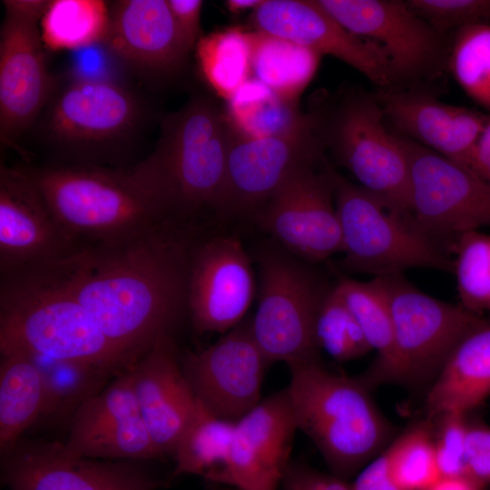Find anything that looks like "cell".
I'll return each mask as SVG.
<instances>
[{"mask_svg": "<svg viewBox=\"0 0 490 490\" xmlns=\"http://www.w3.org/2000/svg\"><path fill=\"white\" fill-rule=\"evenodd\" d=\"M329 166L325 156L301 165L251 217L278 245L313 265L341 252Z\"/></svg>", "mask_w": 490, "mask_h": 490, "instance_id": "14", "label": "cell"}, {"mask_svg": "<svg viewBox=\"0 0 490 490\" xmlns=\"http://www.w3.org/2000/svg\"><path fill=\"white\" fill-rule=\"evenodd\" d=\"M341 233L340 269L383 277L412 268L453 271V260L413 222L329 166Z\"/></svg>", "mask_w": 490, "mask_h": 490, "instance_id": "7", "label": "cell"}, {"mask_svg": "<svg viewBox=\"0 0 490 490\" xmlns=\"http://www.w3.org/2000/svg\"><path fill=\"white\" fill-rule=\"evenodd\" d=\"M349 33L382 52L395 80H415L435 72L443 56L442 35L406 1L317 0Z\"/></svg>", "mask_w": 490, "mask_h": 490, "instance_id": "18", "label": "cell"}, {"mask_svg": "<svg viewBox=\"0 0 490 490\" xmlns=\"http://www.w3.org/2000/svg\"><path fill=\"white\" fill-rule=\"evenodd\" d=\"M198 227L165 220L132 238L94 244L47 268L134 364L187 311Z\"/></svg>", "mask_w": 490, "mask_h": 490, "instance_id": "1", "label": "cell"}, {"mask_svg": "<svg viewBox=\"0 0 490 490\" xmlns=\"http://www.w3.org/2000/svg\"><path fill=\"white\" fill-rule=\"evenodd\" d=\"M107 50L142 76L169 80L190 52L175 27L167 0H120L110 8Z\"/></svg>", "mask_w": 490, "mask_h": 490, "instance_id": "22", "label": "cell"}, {"mask_svg": "<svg viewBox=\"0 0 490 490\" xmlns=\"http://www.w3.org/2000/svg\"><path fill=\"white\" fill-rule=\"evenodd\" d=\"M0 344L116 374L132 365L44 267L1 277Z\"/></svg>", "mask_w": 490, "mask_h": 490, "instance_id": "3", "label": "cell"}, {"mask_svg": "<svg viewBox=\"0 0 490 490\" xmlns=\"http://www.w3.org/2000/svg\"><path fill=\"white\" fill-rule=\"evenodd\" d=\"M406 4L441 35L468 24L490 23V0H409Z\"/></svg>", "mask_w": 490, "mask_h": 490, "instance_id": "40", "label": "cell"}, {"mask_svg": "<svg viewBox=\"0 0 490 490\" xmlns=\"http://www.w3.org/2000/svg\"><path fill=\"white\" fill-rule=\"evenodd\" d=\"M227 102L225 111L233 131L245 137L262 138L288 132L307 116L299 112L298 103L279 97L253 78Z\"/></svg>", "mask_w": 490, "mask_h": 490, "instance_id": "31", "label": "cell"}, {"mask_svg": "<svg viewBox=\"0 0 490 490\" xmlns=\"http://www.w3.org/2000/svg\"><path fill=\"white\" fill-rule=\"evenodd\" d=\"M0 450L14 446L44 408L39 370L21 348L0 344Z\"/></svg>", "mask_w": 490, "mask_h": 490, "instance_id": "26", "label": "cell"}, {"mask_svg": "<svg viewBox=\"0 0 490 490\" xmlns=\"http://www.w3.org/2000/svg\"><path fill=\"white\" fill-rule=\"evenodd\" d=\"M298 430L286 388L235 421L227 461L211 482L236 490H279Z\"/></svg>", "mask_w": 490, "mask_h": 490, "instance_id": "20", "label": "cell"}, {"mask_svg": "<svg viewBox=\"0 0 490 490\" xmlns=\"http://www.w3.org/2000/svg\"><path fill=\"white\" fill-rule=\"evenodd\" d=\"M141 416L130 368L86 399L71 416L68 436H79L109 425Z\"/></svg>", "mask_w": 490, "mask_h": 490, "instance_id": "39", "label": "cell"}, {"mask_svg": "<svg viewBox=\"0 0 490 490\" xmlns=\"http://www.w3.org/2000/svg\"><path fill=\"white\" fill-rule=\"evenodd\" d=\"M46 0H5L0 32V141L14 146L54 95L40 20Z\"/></svg>", "mask_w": 490, "mask_h": 490, "instance_id": "13", "label": "cell"}, {"mask_svg": "<svg viewBox=\"0 0 490 490\" xmlns=\"http://www.w3.org/2000/svg\"><path fill=\"white\" fill-rule=\"evenodd\" d=\"M325 151L318 111L307 113L299 125L276 136L250 138L233 131L214 214L220 219L252 217L295 170L320 161Z\"/></svg>", "mask_w": 490, "mask_h": 490, "instance_id": "12", "label": "cell"}, {"mask_svg": "<svg viewBox=\"0 0 490 490\" xmlns=\"http://www.w3.org/2000/svg\"><path fill=\"white\" fill-rule=\"evenodd\" d=\"M183 373L196 399L219 417L237 421L261 400L270 365L252 335L250 318L222 334L212 345L186 353Z\"/></svg>", "mask_w": 490, "mask_h": 490, "instance_id": "17", "label": "cell"}, {"mask_svg": "<svg viewBox=\"0 0 490 490\" xmlns=\"http://www.w3.org/2000/svg\"><path fill=\"white\" fill-rule=\"evenodd\" d=\"M263 2L264 0H227L224 5L230 13L239 15L246 11H255Z\"/></svg>", "mask_w": 490, "mask_h": 490, "instance_id": "48", "label": "cell"}, {"mask_svg": "<svg viewBox=\"0 0 490 490\" xmlns=\"http://www.w3.org/2000/svg\"><path fill=\"white\" fill-rule=\"evenodd\" d=\"M26 171L80 248L123 240L172 220L130 168L73 163Z\"/></svg>", "mask_w": 490, "mask_h": 490, "instance_id": "4", "label": "cell"}, {"mask_svg": "<svg viewBox=\"0 0 490 490\" xmlns=\"http://www.w3.org/2000/svg\"><path fill=\"white\" fill-rule=\"evenodd\" d=\"M471 169L490 186V114L474 153Z\"/></svg>", "mask_w": 490, "mask_h": 490, "instance_id": "46", "label": "cell"}, {"mask_svg": "<svg viewBox=\"0 0 490 490\" xmlns=\"http://www.w3.org/2000/svg\"><path fill=\"white\" fill-rule=\"evenodd\" d=\"M251 76L279 97L293 103L314 77L320 55L286 39L251 32Z\"/></svg>", "mask_w": 490, "mask_h": 490, "instance_id": "27", "label": "cell"}, {"mask_svg": "<svg viewBox=\"0 0 490 490\" xmlns=\"http://www.w3.org/2000/svg\"><path fill=\"white\" fill-rule=\"evenodd\" d=\"M335 288L353 314L377 361L371 370L373 380H394L393 326L387 297L376 278L363 282L336 270Z\"/></svg>", "mask_w": 490, "mask_h": 490, "instance_id": "28", "label": "cell"}, {"mask_svg": "<svg viewBox=\"0 0 490 490\" xmlns=\"http://www.w3.org/2000/svg\"><path fill=\"white\" fill-rule=\"evenodd\" d=\"M63 446L74 456L102 460L142 462L162 456L141 416L68 436Z\"/></svg>", "mask_w": 490, "mask_h": 490, "instance_id": "34", "label": "cell"}, {"mask_svg": "<svg viewBox=\"0 0 490 490\" xmlns=\"http://www.w3.org/2000/svg\"><path fill=\"white\" fill-rule=\"evenodd\" d=\"M401 138L409 162L410 217L449 255L458 236L490 226V186L470 168Z\"/></svg>", "mask_w": 490, "mask_h": 490, "instance_id": "9", "label": "cell"}, {"mask_svg": "<svg viewBox=\"0 0 490 490\" xmlns=\"http://www.w3.org/2000/svg\"><path fill=\"white\" fill-rule=\"evenodd\" d=\"M255 292L253 260L237 236L196 237L190 258L187 311L198 332L222 335L236 327Z\"/></svg>", "mask_w": 490, "mask_h": 490, "instance_id": "15", "label": "cell"}, {"mask_svg": "<svg viewBox=\"0 0 490 490\" xmlns=\"http://www.w3.org/2000/svg\"><path fill=\"white\" fill-rule=\"evenodd\" d=\"M109 25L105 1L52 0L40 20V32L46 49L80 50L103 44Z\"/></svg>", "mask_w": 490, "mask_h": 490, "instance_id": "30", "label": "cell"}, {"mask_svg": "<svg viewBox=\"0 0 490 490\" xmlns=\"http://www.w3.org/2000/svg\"><path fill=\"white\" fill-rule=\"evenodd\" d=\"M452 253L460 305L477 315L490 311V235L478 230L463 233Z\"/></svg>", "mask_w": 490, "mask_h": 490, "instance_id": "36", "label": "cell"}, {"mask_svg": "<svg viewBox=\"0 0 490 490\" xmlns=\"http://www.w3.org/2000/svg\"><path fill=\"white\" fill-rule=\"evenodd\" d=\"M315 339L318 349H323L338 362L355 359L371 350L334 283L319 306L315 322Z\"/></svg>", "mask_w": 490, "mask_h": 490, "instance_id": "37", "label": "cell"}, {"mask_svg": "<svg viewBox=\"0 0 490 490\" xmlns=\"http://www.w3.org/2000/svg\"><path fill=\"white\" fill-rule=\"evenodd\" d=\"M24 351L39 370L44 392L43 416L46 417L72 416L86 399L105 387L110 375L116 374L93 365Z\"/></svg>", "mask_w": 490, "mask_h": 490, "instance_id": "33", "label": "cell"}, {"mask_svg": "<svg viewBox=\"0 0 490 490\" xmlns=\"http://www.w3.org/2000/svg\"><path fill=\"white\" fill-rule=\"evenodd\" d=\"M232 137L226 111L211 97L196 94L164 118L155 149L132 170L172 219L198 225L203 213H215Z\"/></svg>", "mask_w": 490, "mask_h": 490, "instance_id": "2", "label": "cell"}, {"mask_svg": "<svg viewBox=\"0 0 490 490\" xmlns=\"http://www.w3.org/2000/svg\"><path fill=\"white\" fill-rule=\"evenodd\" d=\"M318 112L325 148L337 162L390 209L410 217L408 156L401 136L385 126L376 94L348 90Z\"/></svg>", "mask_w": 490, "mask_h": 490, "instance_id": "8", "label": "cell"}, {"mask_svg": "<svg viewBox=\"0 0 490 490\" xmlns=\"http://www.w3.org/2000/svg\"><path fill=\"white\" fill-rule=\"evenodd\" d=\"M286 387L298 430L320 452L331 474H358L377 455L388 427L362 379L326 369L318 359L288 365Z\"/></svg>", "mask_w": 490, "mask_h": 490, "instance_id": "5", "label": "cell"}, {"mask_svg": "<svg viewBox=\"0 0 490 490\" xmlns=\"http://www.w3.org/2000/svg\"><path fill=\"white\" fill-rule=\"evenodd\" d=\"M350 486L352 490H403L393 478L387 450L364 466Z\"/></svg>", "mask_w": 490, "mask_h": 490, "instance_id": "45", "label": "cell"}, {"mask_svg": "<svg viewBox=\"0 0 490 490\" xmlns=\"http://www.w3.org/2000/svg\"><path fill=\"white\" fill-rule=\"evenodd\" d=\"M130 371L141 417L162 456H172L197 399L172 335L161 336Z\"/></svg>", "mask_w": 490, "mask_h": 490, "instance_id": "24", "label": "cell"}, {"mask_svg": "<svg viewBox=\"0 0 490 490\" xmlns=\"http://www.w3.org/2000/svg\"><path fill=\"white\" fill-rule=\"evenodd\" d=\"M387 452L393 478L403 490H426L441 476L427 426L407 431Z\"/></svg>", "mask_w": 490, "mask_h": 490, "instance_id": "38", "label": "cell"}, {"mask_svg": "<svg viewBox=\"0 0 490 490\" xmlns=\"http://www.w3.org/2000/svg\"><path fill=\"white\" fill-rule=\"evenodd\" d=\"M235 421L217 416L198 400L175 446L173 475H197L211 481L225 465Z\"/></svg>", "mask_w": 490, "mask_h": 490, "instance_id": "29", "label": "cell"}, {"mask_svg": "<svg viewBox=\"0 0 490 490\" xmlns=\"http://www.w3.org/2000/svg\"><path fill=\"white\" fill-rule=\"evenodd\" d=\"M48 105L44 127L48 141L85 164L128 141L144 115L132 91L96 77L71 82Z\"/></svg>", "mask_w": 490, "mask_h": 490, "instance_id": "10", "label": "cell"}, {"mask_svg": "<svg viewBox=\"0 0 490 490\" xmlns=\"http://www.w3.org/2000/svg\"><path fill=\"white\" fill-rule=\"evenodd\" d=\"M281 485L283 490H352L345 479L300 464L289 465Z\"/></svg>", "mask_w": 490, "mask_h": 490, "instance_id": "43", "label": "cell"}, {"mask_svg": "<svg viewBox=\"0 0 490 490\" xmlns=\"http://www.w3.org/2000/svg\"><path fill=\"white\" fill-rule=\"evenodd\" d=\"M450 68L462 89L490 114V23L456 31Z\"/></svg>", "mask_w": 490, "mask_h": 490, "instance_id": "35", "label": "cell"}, {"mask_svg": "<svg viewBox=\"0 0 490 490\" xmlns=\"http://www.w3.org/2000/svg\"><path fill=\"white\" fill-rule=\"evenodd\" d=\"M250 24L257 31L293 42L320 56H334L381 88L396 82L377 46L346 30L317 0H264L252 12Z\"/></svg>", "mask_w": 490, "mask_h": 490, "instance_id": "21", "label": "cell"}, {"mask_svg": "<svg viewBox=\"0 0 490 490\" xmlns=\"http://www.w3.org/2000/svg\"><path fill=\"white\" fill-rule=\"evenodd\" d=\"M175 27L185 46L191 52L200 37L201 0H167Z\"/></svg>", "mask_w": 490, "mask_h": 490, "instance_id": "44", "label": "cell"}, {"mask_svg": "<svg viewBox=\"0 0 490 490\" xmlns=\"http://www.w3.org/2000/svg\"><path fill=\"white\" fill-rule=\"evenodd\" d=\"M375 278L391 313L395 381L437 375L461 339L483 319L460 304L423 292L403 274Z\"/></svg>", "mask_w": 490, "mask_h": 490, "instance_id": "11", "label": "cell"}, {"mask_svg": "<svg viewBox=\"0 0 490 490\" xmlns=\"http://www.w3.org/2000/svg\"><path fill=\"white\" fill-rule=\"evenodd\" d=\"M490 395V321L483 318L457 344L426 397L431 417L466 415Z\"/></svg>", "mask_w": 490, "mask_h": 490, "instance_id": "25", "label": "cell"}, {"mask_svg": "<svg viewBox=\"0 0 490 490\" xmlns=\"http://www.w3.org/2000/svg\"><path fill=\"white\" fill-rule=\"evenodd\" d=\"M465 475L483 487L490 485V427L467 424Z\"/></svg>", "mask_w": 490, "mask_h": 490, "instance_id": "42", "label": "cell"}, {"mask_svg": "<svg viewBox=\"0 0 490 490\" xmlns=\"http://www.w3.org/2000/svg\"><path fill=\"white\" fill-rule=\"evenodd\" d=\"M1 456V477L11 490H157L162 486V481L140 461L77 456L59 442L20 439Z\"/></svg>", "mask_w": 490, "mask_h": 490, "instance_id": "16", "label": "cell"}, {"mask_svg": "<svg viewBox=\"0 0 490 490\" xmlns=\"http://www.w3.org/2000/svg\"><path fill=\"white\" fill-rule=\"evenodd\" d=\"M252 259L258 267L259 290L250 328L267 361L290 365L318 359L315 322L332 284L315 265L273 240L259 244Z\"/></svg>", "mask_w": 490, "mask_h": 490, "instance_id": "6", "label": "cell"}, {"mask_svg": "<svg viewBox=\"0 0 490 490\" xmlns=\"http://www.w3.org/2000/svg\"><path fill=\"white\" fill-rule=\"evenodd\" d=\"M81 249L56 220L26 169L1 165V277L55 264Z\"/></svg>", "mask_w": 490, "mask_h": 490, "instance_id": "19", "label": "cell"}, {"mask_svg": "<svg viewBox=\"0 0 490 490\" xmlns=\"http://www.w3.org/2000/svg\"><path fill=\"white\" fill-rule=\"evenodd\" d=\"M376 96L400 136L471 169L488 113L445 103L424 91L389 89Z\"/></svg>", "mask_w": 490, "mask_h": 490, "instance_id": "23", "label": "cell"}, {"mask_svg": "<svg viewBox=\"0 0 490 490\" xmlns=\"http://www.w3.org/2000/svg\"><path fill=\"white\" fill-rule=\"evenodd\" d=\"M195 48L201 73L220 97L230 100L251 77V31H216L201 37Z\"/></svg>", "mask_w": 490, "mask_h": 490, "instance_id": "32", "label": "cell"}, {"mask_svg": "<svg viewBox=\"0 0 490 490\" xmlns=\"http://www.w3.org/2000/svg\"><path fill=\"white\" fill-rule=\"evenodd\" d=\"M485 487L467 476H440L426 490H483Z\"/></svg>", "mask_w": 490, "mask_h": 490, "instance_id": "47", "label": "cell"}, {"mask_svg": "<svg viewBox=\"0 0 490 490\" xmlns=\"http://www.w3.org/2000/svg\"><path fill=\"white\" fill-rule=\"evenodd\" d=\"M441 424L435 439V452L441 476H466V415L449 414L439 417Z\"/></svg>", "mask_w": 490, "mask_h": 490, "instance_id": "41", "label": "cell"}]
</instances>
